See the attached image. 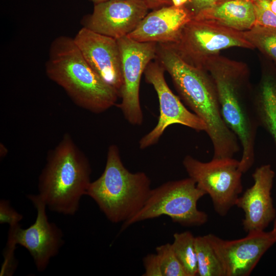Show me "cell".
Here are the masks:
<instances>
[{"label":"cell","mask_w":276,"mask_h":276,"mask_svg":"<svg viewBox=\"0 0 276 276\" xmlns=\"http://www.w3.org/2000/svg\"><path fill=\"white\" fill-rule=\"evenodd\" d=\"M155 59L170 75L181 100L205 123L213 157H233L240 149V143L222 118L209 72L186 62L168 43H157Z\"/></svg>","instance_id":"cell-1"},{"label":"cell","mask_w":276,"mask_h":276,"mask_svg":"<svg viewBox=\"0 0 276 276\" xmlns=\"http://www.w3.org/2000/svg\"><path fill=\"white\" fill-rule=\"evenodd\" d=\"M204 70L215 83L222 118L237 136L242 148L239 169L244 173L253 165L259 125L254 104V90L247 66L219 54L207 61Z\"/></svg>","instance_id":"cell-2"},{"label":"cell","mask_w":276,"mask_h":276,"mask_svg":"<svg viewBox=\"0 0 276 276\" xmlns=\"http://www.w3.org/2000/svg\"><path fill=\"white\" fill-rule=\"evenodd\" d=\"M45 73L79 107L100 113L116 104L119 91L89 66L74 38L60 36L52 42Z\"/></svg>","instance_id":"cell-3"},{"label":"cell","mask_w":276,"mask_h":276,"mask_svg":"<svg viewBox=\"0 0 276 276\" xmlns=\"http://www.w3.org/2000/svg\"><path fill=\"white\" fill-rule=\"evenodd\" d=\"M88 158L66 133L48 153L39 175L38 195L54 212L74 215L91 182Z\"/></svg>","instance_id":"cell-4"},{"label":"cell","mask_w":276,"mask_h":276,"mask_svg":"<svg viewBox=\"0 0 276 276\" xmlns=\"http://www.w3.org/2000/svg\"><path fill=\"white\" fill-rule=\"evenodd\" d=\"M144 172L132 173L123 165L118 147L109 146L103 172L91 181L86 195L96 203L111 222L122 223L143 207L152 190Z\"/></svg>","instance_id":"cell-5"},{"label":"cell","mask_w":276,"mask_h":276,"mask_svg":"<svg viewBox=\"0 0 276 276\" xmlns=\"http://www.w3.org/2000/svg\"><path fill=\"white\" fill-rule=\"evenodd\" d=\"M205 193L190 177L167 181L152 189L143 207L122 223L121 231L144 220L167 216L184 226H198L208 220L207 214L197 208V202Z\"/></svg>","instance_id":"cell-6"},{"label":"cell","mask_w":276,"mask_h":276,"mask_svg":"<svg viewBox=\"0 0 276 276\" xmlns=\"http://www.w3.org/2000/svg\"><path fill=\"white\" fill-rule=\"evenodd\" d=\"M27 197L36 210L35 221L26 228H22L20 224L10 226L2 267L7 270L16 268L17 262L14 253L18 244L28 250L37 270L42 272L63 246V234L56 224L49 221L47 206L40 196L29 194Z\"/></svg>","instance_id":"cell-7"},{"label":"cell","mask_w":276,"mask_h":276,"mask_svg":"<svg viewBox=\"0 0 276 276\" xmlns=\"http://www.w3.org/2000/svg\"><path fill=\"white\" fill-rule=\"evenodd\" d=\"M168 44L186 62L204 70L209 59L222 50L232 47L255 49L242 31L193 18L183 27L177 40Z\"/></svg>","instance_id":"cell-8"},{"label":"cell","mask_w":276,"mask_h":276,"mask_svg":"<svg viewBox=\"0 0 276 276\" xmlns=\"http://www.w3.org/2000/svg\"><path fill=\"white\" fill-rule=\"evenodd\" d=\"M240 161L233 157H213L203 162L187 155L182 165L198 188L209 195L214 209L225 216L235 205L243 190Z\"/></svg>","instance_id":"cell-9"},{"label":"cell","mask_w":276,"mask_h":276,"mask_svg":"<svg viewBox=\"0 0 276 276\" xmlns=\"http://www.w3.org/2000/svg\"><path fill=\"white\" fill-rule=\"evenodd\" d=\"M117 41L123 80L119 91L121 102L117 106L130 124L139 126L143 122L139 95L141 79L148 64L156 58L157 43L138 42L127 36Z\"/></svg>","instance_id":"cell-10"},{"label":"cell","mask_w":276,"mask_h":276,"mask_svg":"<svg viewBox=\"0 0 276 276\" xmlns=\"http://www.w3.org/2000/svg\"><path fill=\"white\" fill-rule=\"evenodd\" d=\"M165 70L156 60L151 61L144 74L145 81L152 85L158 98L159 116L156 126L139 141V147L144 149L156 144L165 130L170 125L178 124L197 131H206L205 123L191 112L168 86L164 77Z\"/></svg>","instance_id":"cell-11"},{"label":"cell","mask_w":276,"mask_h":276,"mask_svg":"<svg viewBox=\"0 0 276 276\" xmlns=\"http://www.w3.org/2000/svg\"><path fill=\"white\" fill-rule=\"evenodd\" d=\"M223 265L225 276H248L264 254L276 243L271 231L248 233L241 239L223 240L207 235Z\"/></svg>","instance_id":"cell-12"},{"label":"cell","mask_w":276,"mask_h":276,"mask_svg":"<svg viewBox=\"0 0 276 276\" xmlns=\"http://www.w3.org/2000/svg\"><path fill=\"white\" fill-rule=\"evenodd\" d=\"M149 9L145 0H109L95 4L82 24L90 30L118 39L139 25Z\"/></svg>","instance_id":"cell-13"},{"label":"cell","mask_w":276,"mask_h":276,"mask_svg":"<svg viewBox=\"0 0 276 276\" xmlns=\"http://www.w3.org/2000/svg\"><path fill=\"white\" fill-rule=\"evenodd\" d=\"M73 38L89 66L119 93L123 80L121 56L117 39L83 27Z\"/></svg>","instance_id":"cell-14"},{"label":"cell","mask_w":276,"mask_h":276,"mask_svg":"<svg viewBox=\"0 0 276 276\" xmlns=\"http://www.w3.org/2000/svg\"><path fill=\"white\" fill-rule=\"evenodd\" d=\"M274 176L270 164L257 168L252 174L253 185L236 201L235 205L244 212L242 224L247 234L264 231L276 218L271 197Z\"/></svg>","instance_id":"cell-15"},{"label":"cell","mask_w":276,"mask_h":276,"mask_svg":"<svg viewBox=\"0 0 276 276\" xmlns=\"http://www.w3.org/2000/svg\"><path fill=\"white\" fill-rule=\"evenodd\" d=\"M193 17L192 13L186 7L164 6L148 13L127 36L141 42L172 43Z\"/></svg>","instance_id":"cell-16"},{"label":"cell","mask_w":276,"mask_h":276,"mask_svg":"<svg viewBox=\"0 0 276 276\" xmlns=\"http://www.w3.org/2000/svg\"><path fill=\"white\" fill-rule=\"evenodd\" d=\"M193 19L212 21L244 32L255 26L256 16L252 2L229 0L201 11Z\"/></svg>","instance_id":"cell-17"},{"label":"cell","mask_w":276,"mask_h":276,"mask_svg":"<svg viewBox=\"0 0 276 276\" xmlns=\"http://www.w3.org/2000/svg\"><path fill=\"white\" fill-rule=\"evenodd\" d=\"M254 104L259 127L264 128L276 144V68L264 66L254 90Z\"/></svg>","instance_id":"cell-18"},{"label":"cell","mask_w":276,"mask_h":276,"mask_svg":"<svg viewBox=\"0 0 276 276\" xmlns=\"http://www.w3.org/2000/svg\"><path fill=\"white\" fill-rule=\"evenodd\" d=\"M198 275L225 276L223 265L208 237H195Z\"/></svg>","instance_id":"cell-19"},{"label":"cell","mask_w":276,"mask_h":276,"mask_svg":"<svg viewBox=\"0 0 276 276\" xmlns=\"http://www.w3.org/2000/svg\"><path fill=\"white\" fill-rule=\"evenodd\" d=\"M195 237L189 231L175 233L171 243L173 250L188 276L198 275Z\"/></svg>","instance_id":"cell-20"},{"label":"cell","mask_w":276,"mask_h":276,"mask_svg":"<svg viewBox=\"0 0 276 276\" xmlns=\"http://www.w3.org/2000/svg\"><path fill=\"white\" fill-rule=\"evenodd\" d=\"M243 32L246 40L269 58L276 68V28L255 25Z\"/></svg>","instance_id":"cell-21"},{"label":"cell","mask_w":276,"mask_h":276,"mask_svg":"<svg viewBox=\"0 0 276 276\" xmlns=\"http://www.w3.org/2000/svg\"><path fill=\"white\" fill-rule=\"evenodd\" d=\"M163 276H188L175 256L171 244L167 243L156 247Z\"/></svg>","instance_id":"cell-22"},{"label":"cell","mask_w":276,"mask_h":276,"mask_svg":"<svg viewBox=\"0 0 276 276\" xmlns=\"http://www.w3.org/2000/svg\"><path fill=\"white\" fill-rule=\"evenodd\" d=\"M255 12V26L276 28V14L256 1L252 2Z\"/></svg>","instance_id":"cell-23"},{"label":"cell","mask_w":276,"mask_h":276,"mask_svg":"<svg viewBox=\"0 0 276 276\" xmlns=\"http://www.w3.org/2000/svg\"><path fill=\"white\" fill-rule=\"evenodd\" d=\"M23 216L18 213L11 205L8 200L0 201V223H7L9 226L19 224Z\"/></svg>","instance_id":"cell-24"},{"label":"cell","mask_w":276,"mask_h":276,"mask_svg":"<svg viewBox=\"0 0 276 276\" xmlns=\"http://www.w3.org/2000/svg\"><path fill=\"white\" fill-rule=\"evenodd\" d=\"M145 272L143 276H163L159 260L157 254H149L143 259Z\"/></svg>","instance_id":"cell-25"},{"label":"cell","mask_w":276,"mask_h":276,"mask_svg":"<svg viewBox=\"0 0 276 276\" xmlns=\"http://www.w3.org/2000/svg\"><path fill=\"white\" fill-rule=\"evenodd\" d=\"M215 5L216 0H189L186 7L192 13L194 17L201 11Z\"/></svg>","instance_id":"cell-26"},{"label":"cell","mask_w":276,"mask_h":276,"mask_svg":"<svg viewBox=\"0 0 276 276\" xmlns=\"http://www.w3.org/2000/svg\"><path fill=\"white\" fill-rule=\"evenodd\" d=\"M149 9H156L160 7L171 6V0H145Z\"/></svg>","instance_id":"cell-27"},{"label":"cell","mask_w":276,"mask_h":276,"mask_svg":"<svg viewBox=\"0 0 276 276\" xmlns=\"http://www.w3.org/2000/svg\"><path fill=\"white\" fill-rule=\"evenodd\" d=\"M254 1L267 7L276 14V0H255Z\"/></svg>","instance_id":"cell-28"},{"label":"cell","mask_w":276,"mask_h":276,"mask_svg":"<svg viewBox=\"0 0 276 276\" xmlns=\"http://www.w3.org/2000/svg\"><path fill=\"white\" fill-rule=\"evenodd\" d=\"M189 0H171V5L176 7H186Z\"/></svg>","instance_id":"cell-29"},{"label":"cell","mask_w":276,"mask_h":276,"mask_svg":"<svg viewBox=\"0 0 276 276\" xmlns=\"http://www.w3.org/2000/svg\"><path fill=\"white\" fill-rule=\"evenodd\" d=\"M271 232L276 239V218L273 221V227L272 230L271 231Z\"/></svg>","instance_id":"cell-30"},{"label":"cell","mask_w":276,"mask_h":276,"mask_svg":"<svg viewBox=\"0 0 276 276\" xmlns=\"http://www.w3.org/2000/svg\"><path fill=\"white\" fill-rule=\"evenodd\" d=\"M93 2L95 4H98L101 2H105L109 0H89Z\"/></svg>","instance_id":"cell-31"},{"label":"cell","mask_w":276,"mask_h":276,"mask_svg":"<svg viewBox=\"0 0 276 276\" xmlns=\"http://www.w3.org/2000/svg\"><path fill=\"white\" fill-rule=\"evenodd\" d=\"M229 1V0H216V5L220 4V3L224 2H225V1ZM246 1H251V2H254L255 0H246Z\"/></svg>","instance_id":"cell-32"}]
</instances>
